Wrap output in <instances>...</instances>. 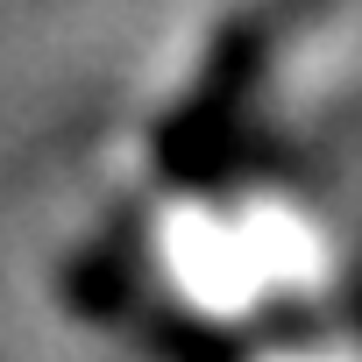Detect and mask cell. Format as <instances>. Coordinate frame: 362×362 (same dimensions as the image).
Wrapping results in <instances>:
<instances>
[{
	"mask_svg": "<svg viewBox=\"0 0 362 362\" xmlns=\"http://www.w3.org/2000/svg\"><path fill=\"white\" fill-rule=\"evenodd\" d=\"M256 71H263V29L242 22V29H228V43H221L206 86L192 93V107L177 114V128L163 135V156H170L177 170H206V163L221 156V142H228V128H235V107L249 100Z\"/></svg>",
	"mask_w": 362,
	"mask_h": 362,
	"instance_id": "1",
	"label": "cell"
},
{
	"mask_svg": "<svg viewBox=\"0 0 362 362\" xmlns=\"http://www.w3.org/2000/svg\"><path fill=\"white\" fill-rule=\"evenodd\" d=\"M313 8H320V0H284V15H291V22H305Z\"/></svg>",
	"mask_w": 362,
	"mask_h": 362,
	"instance_id": "2",
	"label": "cell"
}]
</instances>
